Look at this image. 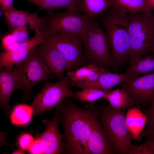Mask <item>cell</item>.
Returning <instances> with one entry per match:
<instances>
[{
	"label": "cell",
	"mask_w": 154,
	"mask_h": 154,
	"mask_svg": "<svg viewBox=\"0 0 154 154\" xmlns=\"http://www.w3.org/2000/svg\"><path fill=\"white\" fill-rule=\"evenodd\" d=\"M35 140L31 134L24 133L21 135L18 138L17 144L19 148L25 150H28L32 145Z\"/></svg>",
	"instance_id": "f1b7e54d"
},
{
	"label": "cell",
	"mask_w": 154,
	"mask_h": 154,
	"mask_svg": "<svg viewBox=\"0 0 154 154\" xmlns=\"http://www.w3.org/2000/svg\"><path fill=\"white\" fill-rule=\"evenodd\" d=\"M37 6L40 10L53 11L58 9L80 11L81 0H27Z\"/></svg>",
	"instance_id": "44dd1931"
},
{
	"label": "cell",
	"mask_w": 154,
	"mask_h": 154,
	"mask_svg": "<svg viewBox=\"0 0 154 154\" xmlns=\"http://www.w3.org/2000/svg\"><path fill=\"white\" fill-rule=\"evenodd\" d=\"M128 15L131 64L147 55L154 46V15L151 11L129 13Z\"/></svg>",
	"instance_id": "277c9868"
},
{
	"label": "cell",
	"mask_w": 154,
	"mask_h": 154,
	"mask_svg": "<svg viewBox=\"0 0 154 154\" xmlns=\"http://www.w3.org/2000/svg\"><path fill=\"white\" fill-rule=\"evenodd\" d=\"M145 141L139 145L133 144L129 154H154V135L148 134Z\"/></svg>",
	"instance_id": "4316f807"
},
{
	"label": "cell",
	"mask_w": 154,
	"mask_h": 154,
	"mask_svg": "<svg viewBox=\"0 0 154 154\" xmlns=\"http://www.w3.org/2000/svg\"><path fill=\"white\" fill-rule=\"evenodd\" d=\"M133 77L125 73L119 74L111 72L104 68L98 78L93 82L81 85L78 88L82 89L92 88L103 90H111L113 88L127 80Z\"/></svg>",
	"instance_id": "ac0fdd59"
},
{
	"label": "cell",
	"mask_w": 154,
	"mask_h": 154,
	"mask_svg": "<svg viewBox=\"0 0 154 154\" xmlns=\"http://www.w3.org/2000/svg\"><path fill=\"white\" fill-rule=\"evenodd\" d=\"M92 112L91 129L87 142L90 154H112L116 153L112 145L105 135L102 123L94 107L91 104Z\"/></svg>",
	"instance_id": "7c38bea8"
},
{
	"label": "cell",
	"mask_w": 154,
	"mask_h": 154,
	"mask_svg": "<svg viewBox=\"0 0 154 154\" xmlns=\"http://www.w3.org/2000/svg\"><path fill=\"white\" fill-rule=\"evenodd\" d=\"M0 69V105L9 116L11 112L9 104V99L13 91L19 89V87L12 68L4 66Z\"/></svg>",
	"instance_id": "2e32d148"
},
{
	"label": "cell",
	"mask_w": 154,
	"mask_h": 154,
	"mask_svg": "<svg viewBox=\"0 0 154 154\" xmlns=\"http://www.w3.org/2000/svg\"><path fill=\"white\" fill-rule=\"evenodd\" d=\"M119 85L135 102L146 105L154 101V72L141 77L130 78Z\"/></svg>",
	"instance_id": "30bf717a"
},
{
	"label": "cell",
	"mask_w": 154,
	"mask_h": 154,
	"mask_svg": "<svg viewBox=\"0 0 154 154\" xmlns=\"http://www.w3.org/2000/svg\"><path fill=\"white\" fill-rule=\"evenodd\" d=\"M17 42L10 33L4 36L1 39V46L3 51H6L11 49Z\"/></svg>",
	"instance_id": "f546056e"
},
{
	"label": "cell",
	"mask_w": 154,
	"mask_h": 154,
	"mask_svg": "<svg viewBox=\"0 0 154 154\" xmlns=\"http://www.w3.org/2000/svg\"><path fill=\"white\" fill-rule=\"evenodd\" d=\"M147 6L150 11L154 8V0H146Z\"/></svg>",
	"instance_id": "e575fe53"
},
{
	"label": "cell",
	"mask_w": 154,
	"mask_h": 154,
	"mask_svg": "<svg viewBox=\"0 0 154 154\" xmlns=\"http://www.w3.org/2000/svg\"><path fill=\"white\" fill-rule=\"evenodd\" d=\"M125 120L133 139L137 140L147 121L146 115L139 107L129 108L125 114Z\"/></svg>",
	"instance_id": "d6986e66"
},
{
	"label": "cell",
	"mask_w": 154,
	"mask_h": 154,
	"mask_svg": "<svg viewBox=\"0 0 154 154\" xmlns=\"http://www.w3.org/2000/svg\"><path fill=\"white\" fill-rule=\"evenodd\" d=\"M96 112L101 122L104 132L116 153L128 154L133 144V137L127 126L125 109H118L109 105Z\"/></svg>",
	"instance_id": "5b68a950"
},
{
	"label": "cell",
	"mask_w": 154,
	"mask_h": 154,
	"mask_svg": "<svg viewBox=\"0 0 154 154\" xmlns=\"http://www.w3.org/2000/svg\"><path fill=\"white\" fill-rule=\"evenodd\" d=\"M145 113L147 117L148 124L146 128L142 132H145L154 128V101L151 104L150 107L145 110Z\"/></svg>",
	"instance_id": "4dcf8cb0"
},
{
	"label": "cell",
	"mask_w": 154,
	"mask_h": 154,
	"mask_svg": "<svg viewBox=\"0 0 154 154\" xmlns=\"http://www.w3.org/2000/svg\"><path fill=\"white\" fill-rule=\"evenodd\" d=\"M46 42L54 47L67 62L70 70L83 66V44L80 34L63 33L46 36Z\"/></svg>",
	"instance_id": "9c48e42d"
},
{
	"label": "cell",
	"mask_w": 154,
	"mask_h": 154,
	"mask_svg": "<svg viewBox=\"0 0 154 154\" xmlns=\"http://www.w3.org/2000/svg\"><path fill=\"white\" fill-rule=\"evenodd\" d=\"M79 11L66 9L48 12L44 17L40 32L46 36L57 33L80 34L91 19Z\"/></svg>",
	"instance_id": "52a82bcc"
},
{
	"label": "cell",
	"mask_w": 154,
	"mask_h": 154,
	"mask_svg": "<svg viewBox=\"0 0 154 154\" xmlns=\"http://www.w3.org/2000/svg\"><path fill=\"white\" fill-rule=\"evenodd\" d=\"M104 99L108 102L111 106L118 109H125L135 103L128 93L121 88L108 91Z\"/></svg>",
	"instance_id": "7402d4cb"
},
{
	"label": "cell",
	"mask_w": 154,
	"mask_h": 154,
	"mask_svg": "<svg viewBox=\"0 0 154 154\" xmlns=\"http://www.w3.org/2000/svg\"><path fill=\"white\" fill-rule=\"evenodd\" d=\"M154 72V54L145 55L137 61L130 64L125 72L133 77Z\"/></svg>",
	"instance_id": "cb8c5ba5"
},
{
	"label": "cell",
	"mask_w": 154,
	"mask_h": 154,
	"mask_svg": "<svg viewBox=\"0 0 154 154\" xmlns=\"http://www.w3.org/2000/svg\"><path fill=\"white\" fill-rule=\"evenodd\" d=\"M113 3V0H81L80 12L94 20L107 11Z\"/></svg>",
	"instance_id": "ffe728a7"
},
{
	"label": "cell",
	"mask_w": 154,
	"mask_h": 154,
	"mask_svg": "<svg viewBox=\"0 0 154 154\" xmlns=\"http://www.w3.org/2000/svg\"><path fill=\"white\" fill-rule=\"evenodd\" d=\"M28 150L30 154H42L41 141L38 137L37 136L33 143Z\"/></svg>",
	"instance_id": "1f68e13d"
},
{
	"label": "cell",
	"mask_w": 154,
	"mask_h": 154,
	"mask_svg": "<svg viewBox=\"0 0 154 154\" xmlns=\"http://www.w3.org/2000/svg\"><path fill=\"white\" fill-rule=\"evenodd\" d=\"M28 29L26 26L17 27L10 31V33L12 35L17 42H22L29 40L28 33Z\"/></svg>",
	"instance_id": "83f0119b"
},
{
	"label": "cell",
	"mask_w": 154,
	"mask_h": 154,
	"mask_svg": "<svg viewBox=\"0 0 154 154\" xmlns=\"http://www.w3.org/2000/svg\"><path fill=\"white\" fill-rule=\"evenodd\" d=\"M3 12L10 31L17 27L28 24L29 29L33 30L35 34L41 33L40 29L43 25L44 20L42 17L38 16V11L32 13L17 9L13 6Z\"/></svg>",
	"instance_id": "9a60e30c"
},
{
	"label": "cell",
	"mask_w": 154,
	"mask_h": 154,
	"mask_svg": "<svg viewBox=\"0 0 154 154\" xmlns=\"http://www.w3.org/2000/svg\"><path fill=\"white\" fill-rule=\"evenodd\" d=\"M14 0H0L1 9L3 11L13 7Z\"/></svg>",
	"instance_id": "d6a6232c"
},
{
	"label": "cell",
	"mask_w": 154,
	"mask_h": 154,
	"mask_svg": "<svg viewBox=\"0 0 154 154\" xmlns=\"http://www.w3.org/2000/svg\"><path fill=\"white\" fill-rule=\"evenodd\" d=\"M45 129L37 135L40 139L42 154H58L63 153V135L58 129L59 118L58 113L52 119L45 121Z\"/></svg>",
	"instance_id": "4fadbf2b"
},
{
	"label": "cell",
	"mask_w": 154,
	"mask_h": 154,
	"mask_svg": "<svg viewBox=\"0 0 154 154\" xmlns=\"http://www.w3.org/2000/svg\"><path fill=\"white\" fill-rule=\"evenodd\" d=\"M12 154H25V150L20 148L15 150L12 152Z\"/></svg>",
	"instance_id": "d590c367"
},
{
	"label": "cell",
	"mask_w": 154,
	"mask_h": 154,
	"mask_svg": "<svg viewBox=\"0 0 154 154\" xmlns=\"http://www.w3.org/2000/svg\"><path fill=\"white\" fill-rule=\"evenodd\" d=\"M46 36L41 32L35 34L29 40L22 42H17L11 49L3 51L0 54V68L13 66L25 59L31 51L45 42Z\"/></svg>",
	"instance_id": "8fae6325"
},
{
	"label": "cell",
	"mask_w": 154,
	"mask_h": 154,
	"mask_svg": "<svg viewBox=\"0 0 154 154\" xmlns=\"http://www.w3.org/2000/svg\"><path fill=\"white\" fill-rule=\"evenodd\" d=\"M33 113L32 106L17 105L13 108L9 116L11 124L19 126L26 125L30 122Z\"/></svg>",
	"instance_id": "603a6c76"
},
{
	"label": "cell",
	"mask_w": 154,
	"mask_h": 154,
	"mask_svg": "<svg viewBox=\"0 0 154 154\" xmlns=\"http://www.w3.org/2000/svg\"><path fill=\"white\" fill-rule=\"evenodd\" d=\"M35 48L25 59L12 67L19 89L24 93L23 101L29 99L33 86L41 82L48 81L54 76L45 65Z\"/></svg>",
	"instance_id": "8992f818"
},
{
	"label": "cell",
	"mask_w": 154,
	"mask_h": 154,
	"mask_svg": "<svg viewBox=\"0 0 154 154\" xmlns=\"http://www.w3.org/2000/svg\"><path fill=\"white\" fill-rule=\"evenodd\" d=\"M150 51H153V52H154V46L150 50Z\"/></svg>",
	"instance_id": "8d00e7d4"
},
{
	"label": "cell",
	"mask_w": 154,
	"mask_h": 154,
	"mask_svg": "<svg viewBox=\"0 0 154 154\" xmlns=\"http://www.w3.org/2000/svg\"><path fill=\"white\" fill-rule=\"evenodd\" d=\"M104 68L89 64L70 71L66 73L70 86L78 87L82 85L94 82L99 77Z\"/></svg>",
	"instance_id": "e0dca14e"
},
{
	"label": "cell",
	"mask_w": 154,
	"mask_h": 154,
	"mask_svg": "<svg viewBox=\"0 0 154 154\" xmlns=\"http://www.w3.org/2000/svg\"><path fill=\"white\" fill-rule=\"evenodd\" d=\"M80 35L83 66L92 64L105 68L115 66L107 36L95 19L92 20Z\"/></svg>",
	"instance_id": "3957f363"
},
{
	"label": "cell",
	"mask_w": 154,
	"mask_h": 154,
	"mask_svg": "<svg viewBox=\"0 0 154 154\" xmlns=\"http://www.w3.org/2000/svg\"><path fill=\"white\" fill-rule=\"evenodd\" d=\"M150 134L154 135V128L148 130L145 132L141 133L138 137V140L139 141L141 139L143 136H146L148 134Z\"/></svg>",
	"instance_id": "836d02e7"
},
{
	"label": "cell",
	"mask_w": 154,
	"mask_h": 154,
	"mask_svg": "<svg viewBox=\"0 0 154 154\" xmlns=\"http://www.w3.org/2000/svg\"><path fill=\"white\" fill-rule=\"evenodd\" d=\"M127 12L113 4L100 17V23L108 37L115 65L129 57L130 42Z\"/></svg>",
	"instance_id": "7a4b0ae2"
},
{
	"label": "cell",
	"mask_w": 154,
	"mask_h": 154,
	"mask_svg": "<svg viewBox=\"0 0 154 154\" xmlns=\"http://www.w3.org/2000/svg\"><path fill=\"white\" fill-rule=\"evenodd\" d=\"M35 49L47 68L59 79L64 76L66 71L70 70L68 64L65 58L46 40Z\"/></svg>",
	"instance_id": "5bb4252c"
},
{
	"label": "cell",
	"mask_w": 154,
	"mask_h": 154,
	"mask_svg": "<svg viewBox=\"0 0 154 154\" xmlns=\"http://www.w3.org/2000/svg\"></svg>",
	"instance_id": "74e56055"
},
{
	"label": "cell",
	"mask_w": 154,
	"mask_h": 154,
	"mask_svg": "<svg viewBox=\"0 0 154 154\" xmlns=\"http://www.w3.org/2000/svg\"><path fill=\"white\" fill-rule=\"evenodd\" d=\"M70 98L65 99L56 111L64 129L63 152L90 154L87 142L91 129V108L90 104L84 109Z\"/></svg>",
	"instance_id": "6da1fadb"
},
{
	"label": "cell",
	"mask_w": 154,
	"mask_h": 154,
	"mask_svg": "<svg viewBox=\"0 0 154 154\" xmlns=\"http://www.w3.org/2000/svg\"><path fill=\"white\" fill-rule=\"evenodd\" d=\"M113 0V5L124 9L129 13H143L151 11L147 6L146 0Z\"/></svg>",
	"instance_id": "484cf974"
},
{
	"label": "cell",
	"mask_w": 154,
	"mask_h": 154,
	"mask_svg": "<svg viewBox=\"0 0 154 154\" xmlns=\"http://www.w3.org/2000/svg\"><path fill=\"white\" fill-rule=\"evenodd\" d=\"M108 91L92 88H86L74 93L76 98L82 103H92L100 99H104Z\"/></svg>",
	"instance_id": "d4e9b609"
},
{
	"label": "cell",
	"mask_w": 154,
	"mask_h": 154,
	"mask_svg": "<svg viewBox=\"0 0 154 154\" xmlns=\"http://www.w3.org/2000/svg\"><path fill=\"white\" fill-rule=\"evenodd\" d=\"M70 86L66 75L54 83L45 82L42 88L33 99L31 106L34 113L40 114L54 108L57 110L65 99L76 98Z\"/></svg>",
	"instance_id": "ba28073f"
}]
</instances>
